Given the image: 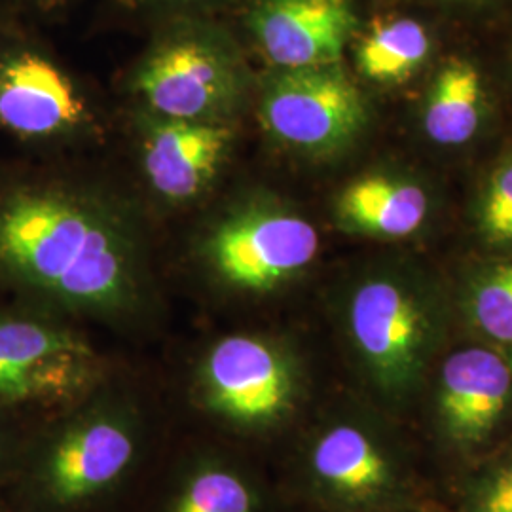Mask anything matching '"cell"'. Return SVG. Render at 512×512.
<instances>
[{
  "mask_svg": "<svg viewBox=\"0 0 512 512\" xmlns=\"http://www.w3.org/2000/svg\"><path fill=\"white\" fill-rule=\"evenodd\" d=\"M507 355H509V359H511V365H512V349H511V351H507Z\"/></svg>",
  "mask_w": 512,
  "mask_h": 512,
  "instance_id": "obj_25",
  "label": "cell"
},
{
  "mask_svg": "<svg viewBox=\"0 0 512 512\" xmlns=\"http://www.w3.org/2000/svg\"><path fill=\"white\" fill-rule=\"evenodd\" d=\"M0 291L59 315L128 321L150 283L126 222L48 177H0Z\"/></svg>",
  "mask_w": 512,
  "mask_h": 512,
  "instance_id": "obj_1",
  "label": "cell"
},
{
  "mask_svg": "<svg viewBox=\"0 0 512 512\" xmlns=\"http://www.w3.org/2000/svg\"><path fill=\"white\" fill-rule=\"evenodd\" d=\"M416 412L446 458L463 467L484 458L511 439L509 355L478 340L440 353Z\"/></svg>",
  "mask_w": 512,
  "mask_h": 512,
  "instance_id": "obj_8",
  "label": "cell"
},
{
  "mask_svg": "<svg viewBox=\"0 0 512 512\" xmlns=\"http://www.w3.org/2000/svg\"><path fill=\"white\" fill-rule=\"evenodd\" d=\"M372 512H442L437 509L435 503H427V505H406V507H393V509H382V511Z\"/></svg>",
  "mask_w": 512,
  "mask_h": 512,
  "instance_id": "obj_23",
  "label": "cell"
},
{
  "mask_svg": "<svg viewBox=\"0 0 512 512\" xmlns=\"http://www.w3.org/2000/svg\"><path fill=\"white\" fill-rule=\"evenodd\" d=\"M107 378L105 361L69 317L19 302L0 306V418L38 420Z\"/></svg>",
  "mask_w": 512,
  "mask_h": 512,
  "instance_id": "obj_6",
  "label": "cell"
},
{
  "mask_svg": "<svg viewBox=\"0 0 512 512\" xmlns=\"http://www.w3.org/2000/svg\"><path fill=\"white\" fill-rule=\"evenodd\" d=\"M232 143L234 131L226 122L154 116L143 141L148 183L167 202H190L215 181Z\"/></svg>",
  "mask_w": 512,
  "mask_h": 512,
  "instance_id": "obj_14",
  "label": "cell"
},
{
  "mask_svg": "<svg viewBox=\"0 0 512 512\" xmlns=\"http://www.w3.org/2000/svg\"><path fill=\"white\" fill-rule=\"evenodd\" d=\"M29 421L0 418V512H4V494L18 456L19 444Z\"/></svg>",
  "mask_w": 512,
  "mask_h": 512,
  "instance_id": "obj_21",
  "label": "cell"
},
{
  "mask_svg": "<svg viewBox=\"0 0 512 512\" xmlns=\"http://www.w3.org/2000/svg\"><path fill=\"white\" fill-rule=\"evenodd\" d=\"M336 209L340 222L353 232L399 239L420 230L429 213V200L420 184L370 175L349 184Z\"/></svg>",
  "mask_w": 512,
  "mask_h": 512,
  "instance_id": "obj_15",
  "label": "cell"
},
{
  "mask_svg": "<svg viewBox=\"0 0 512 512\" xmlns=\"http://www.w3.org/2000/svg\"><path fill=\"white\" fill-rule=\"evenodd\" d=\"M480 230L494 245L512 247V160L495 169L480 200Z\"/></svg>",
  "mask_w": 512,
  "mask_h": 512,
  "instance_id": "obj_20",
  "label": "cell"
},
{
  "mask_svg": "<svg viewBox=\"0 0 512 512\" xmlns=\"http://www.w3.org/2000/svg\"><path fill=\"white\" fill-rule=\"evenodd\" d=\"M258 116L277 143L306 154H332L363 131L366 103L340 63L275 69Z\"/></svg>",
  "mask_w": 512,
  "mask_h": 512,
  "instance_id": "obj_10",
  "label": "cell"
},
{
  "mask_svg": "<svg viewBox=\"0 0 512 512\" xmlns=\"http://www.w3.org/2000/svg\"><path fill=\"white\" fill-rule=\"evenodd\" d=\"M147 512H277L255 465L228 442H200L167 465Z\"/></svg>",
  "mask_w": 512,
  "mask_h": 512,
  "instance_id": "obj_12",
  "label": "cell"
},
{
  "mask_svg": "<svg viewBox=\"0 0 512 512\" xmlns=\"http://www.w3.org/2000/svg\"><path fill=\"white\" fill-rule=\"evenodd\" d=\"M454 512H512V439L463 467Z\"/></svg>",
  "mask_w": 512,
  "mask_h": 512,
  "instance_id": "obj_19",
  "label": "cell"
},
{
  "mask_svg": "<svg viewBox=\"0 0 512 512\" xmlns=\"http://www.w3.org/2000/svg\"><path fill=\"white\" fill-rule=\"evenodd\" d=\"M188 408L232 446L296 431L313 410L293 346L262 332L224 334L203 349L186 384Z\"/></svg>",
  "mask_w": 512,
  "mask_h": 512,
  "instance_id": "obj_5",
  "label": "cell"
},
{
  "mask_svg": "<svg viewBox=\"0 0 512 512\" xmlns=\"http://www.w3.org/2000/svg\"><path fill=\"white\" fill-rule=\"evenodd\" d=\"M31 2H35L38 6H50V4H54L57 0H31Z\"/></svg>",
  "mask_w": 512,
  "mask_h": 512,
  "instance_id": "obj_24",
  "label": "cell"
},
{
  "mask_svg": "<svg viewBox=\"0 0 512 512\" xmlns=\"http://www.w3.org/2000/svg\"><path fill=\"white\" fill-rule=\"evenodd\" d=\"M152 404L107 378L86 397L29 421L4 512H97L143 473L156 442Z\"/></svg>",
  "mask_w": 512,
  "mask_h": 512,
  "instance_id": "obj_2",
  "label": "cell"
},
{
  "mask_svg": "<svg viewBox=\"0 0 512 512\" xmlns=\"http://www.w3.org/2000/svg\"><path fill=\"white\" fill-rule=\"evenodd\" d=\"M319 253L310 220L270 205L234 211L203 245V262L228 293L262 296L289 285Z\"/></svg>",
  "mask_w": 512,
  "mask_h": 512,
  "instance_id": "obj_9",
  "label": "cell"
},
{
  "mask_svg": "<svg viewBox=\"0 0 512 512\" xmlns=\"http://www.w3.org/2000/svg\"><path fill=\"white\" fill-rule=\"evenodd\" d=\"M431 54V37L414 18L374 19L355 44V63L368 80L397 84L408 80Z\"/></svg>",
  "mask_w": 512,
  "mask_h": 512,
  "instance_id": "obj_17",
  "label": "cell"
},
{
  "mask_svg": "<svg viewBox=\"0 0 512 512\" xmlns=\"http://www.w3.org/2000/svg\"><path fill=\"white\" fill-rule=\"evenodd\" d=\"M131 2L145 10L173 12V14H177V18H190V16H196L194 10L207 8L211 4L224 2V0H131Z\"/></svg>",
  "mask_w": 512,
  "mask_h": 512,
  "instance_id": "obj_22",
  "label": "cell"
},
{
  "mask_svg": "<svg viewBox=\"0 0 512 512\" xmlns=\"http://www.w3.org/2000/svg\"><path fill=\"white\" fill-rule=\"evenodd\" d=\"M287 484L294 499L313 512L431 503L403 421L361 395L311 410L296 429Z\"/></svg>",
  "mask_w": 512,
  "mask_h": 512,
  "instance_id": "obj_3",
  "label": "cell"
},
{
  "mask_svg": "<svg viewBox=\"0 0 512 512\" xmlns=\"http://www.w3.org/2000/svg\"><path fill=\"white\" fill-rule=\"evenodd\" d=\"M484 84L475 65L450 59L433 80L423 109L427 137L442 147L469 143L484 116Z\"/></svg>",
  "mask_w": 512,
  "mask_h": 512,
  "instance_id": "obj_16",
  "label": "cell"
},
{
  "mask_svg": "<svg viewBox=\"0 0 512 512\" xmlns=\"http://www.w3.org/2000/svg\"><path fill=\"white\" fill-rule=\"evenodd\" d=\"M338 315L359 395L397 420L416 414L444 344L442 294L416 272L374 270L349 285Z\"/></svg>",
  "mask_w": 512,
  "mask_h": 512,
  "instance_id": "obj_4",
  "label": "cell"
},
{
  "mask_svg": "<svg viewBox=\"0 0 512 512\" xmlns=\"http://www.w3.org/2000/svg\"><path fill=\"white\" fill-rule=\"evenodd\" d=\"M458 308L475 340L512 349V260L482 264L465 277Z\"/></svg>",
  "mask_w": 512,
  "mask_h": 512,
  "instance_id": "obj_18",
  "label": "cell"
},
{
  "mask_svg": "<svg viewBox=\"0 0 512 512\" xmlns=\"http://www.w3.org/2000/svg\"><path fill=\"white\" fill-rule=\"evenodd\" d=\"M86 118L73 78L33 40L0 27V131L29 145L57 143Z\"/></svg>",
  "mask_w": 512,
  "mask_h": 512,
  "instance_id": "obj_11",
  "label": "cell"
},
{
  "mask_svg": "<svg viewBox=\"0 0 512 512\" xmlns=\"http://www.w3.org/2000/svg\"><path fill=\"white\" fill-rule=\"evenodd\" d=\"M133 82L154 116L226 122L243 99L247 78L232 35L190 16L175 18L152 44Z\"/></svg>",
  "mask_w": 512,
  "mask_h": 512,
  "instance_id": "obj_7",
  "label": "cell"
},
{
  "mask_svg": "<svg viewBox=\"0 0 512 512\" xmlns=\"http://www.w3.org/2000/svg\"><path fill=\"white\" fill-rule=\"evenodd\" d=\"M353 0H249L245 27L275 69L340 63L357 33Z\"/></svg>",
  "mask_w": 512,
  "mask_h": 512,
  "instance_id": "obj_13",
  "label": "cell"
}]
</instances>
